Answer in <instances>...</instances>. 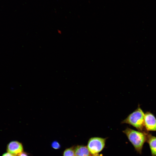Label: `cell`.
I'll list each match as a JSON object with an SVG mask.
<instances>
[{
  "label": "cell",
  "mask_w": 156,
  "mask_h": 156,
  "mask_svg": "<svg viewBox=\"0 0 156 156\" xmlns=\"http://www.w3.org/2000/svg\"><path fill=\"white\" fill-rule=\"evenodd\" d=\"M122 132L126 135L137 152L141 154L143 145L146 141L147 135L149 132L148 131H136L129 127Z\"/></svg>",
  "instance_id": "obj_1"
},
{
  "label": "cell",
  "mask_w": 156,
  "mask_h": 156,
  "mask_svg": "<svg viewBox=\"0 0 156 156\" xmlns=\"http://www.w3.org/2000/svg\"><path fill=\"white\" fill-rule=\"evenodd\" d=\"M144 115V112L139 106L137 109L123 120L121 123L132 125L140 131H147L145 128Z\"/></svg>",
  "instance_id": "obj_2"
},
{
  "label": "cell",
  "mask_w": 156,
  "mask_h": 156,
  "mask_svg": "<svg viewBox=\"0 0 156 156\" xmlns=\"http://www.w3.org/2000/svg\"><path fill=\"white\" fill-rule=\"evenodd\" d=\"M106 138L95 137L90 138L87 147L92 155L98 154L104 148Z\"/></svg>",
  "instance_id": "obj_3"
},
{
  "label": "cell",
  "mask_w": 156,
  "mask_h": 156,
  "mask_svg": "<svg viewBox=\"0 0 156 156\" xmlns=\"http://www.w3.org/2000/svg\"><path fill=\"white\" fill-rule=\"evenodd\" d=\"M144 122L147 131H156V118L152 113L147 112L145 114Z\"/></svg>",
  "instance_id": "obj_4"
},
{
  "label": "cell",
  "mask_w": 156,
  "mask_h": 156,
  "mask_svg": "<svg viewBox=\"0 0 156 156\" xmlns=\"http://www.w3.org/2000/svg\"><path fill=\"white\" fill-rule=\"evenodd\" d=\"M7 150L8 152L16 156L23 152V147L21 143L13 141L8 144Z\"/></svg>",
  "instance_id": "obj_5"
},
{
  "label": "cell",
  "mask_w": 156,
  "mask_h": 156,
  "mask_svg": "<svg viewBox=\"0 0 156 156\" xmlns=\"http://www.w3.org/2000/svg\"><path fill=\"white\" fill-rule=\"evenodd\" d=\"M146 142L149 146L152 156H156V137L153 136L148 133Z\"/></svg>",
  "instance_id": "obj_6"
},
{
  "label": "cell",
  "mask_w": 156,
  "mask_h": 156,
  "mask_svg": "<svg viewBox=\"0 0 156 156\" xmlns=\"http://www.w3.org/2000/svg\"><path fill=\"white\" fill-rule=\"evenodd\" d=\"M75 156H91V154L87 146L78 145L74 148Z\"/></svg>",
  "instance_id": "obj_7"
},
{
  "label": "cell",
  "mask_w": 156,
  "mask_h": 156,
  "mask_svg": "<svg viewBox=\"0 0 156 156\" xmlns=\"http://www.w3.org/2000/svg\"><path fill=\"white\" fill-rule=\"evenodd\" d=\"M63 156H75L74 148L71 147L66 149L64 152Z\"/></svg>",
  "instance_id": "obj_8"
},
{
  "label": "cell",
  "mask_w": 156,
  "mask_h": 156,
  "mask_svg": "<svg viewBox=\"0 0 156 156\" xmlns=\"http://www.w3.org/2000/svg\"><path fill=\"white\" fill-rule=\"evenodd\" d=\"M51 146L52 148L55 149H59L61 147L59 142L57 141H54L51 144Z\"/></svg>",
  "instance_id": "obj_9"
},
{
  "label": "cell",
  "mask_w": 156,
  "mask_h": 156,
  "mask_svg": "<svg viewBox=\"0 0 156 156\" xmlns=\"http://www.w3.org/2000/svg\"><path fill=\"white\" fill-rule=\"evenodd\" d=\"M2 156H16L9 153L7 152L3 154Z\"/></svg>",
  "instance_id": "obj_10"
},
{
  "label": "cell",
  "mask_w": 156,
  "mask_h": 156,
  "mask_svg": "<svg viewBox=\"0 0 156 156\" xmlns=\"http://www.w3.org/2000/svg\"><path fill=\"white\" fill-rule=\"evenodd\" d=\"M17 156H29L27 153L23 152L18 155Z\"/></svg>",
  "instance_id": "obj_11"
},
{
  "label": "cell",
  "mask_w": 156,
  "mask_h": 156,
  "mask_svg": "<svg viewBox=\"0 0 156 156\" xmlns=\"http://www.w3.org/2000/svg\"><path fill=\"white\" fill-rule=\"evenodd\" d=\"M92 156H102L101 155H99V154H97L92 155Z\"/></svg>",
  "instance_id": "obj_12"
}]
</instances>
